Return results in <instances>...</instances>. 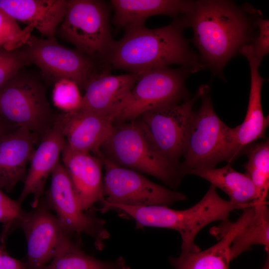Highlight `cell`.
<instances>
[{
  "label": "cell",
  "instance_id": "1",
  "mask_svg": "<svg viewBox=\"0 0 269 269\" xmlns=\"http://www.w3.org/2000/svg\"><path fill=\"white\" fill-rule=\"evenodd\" d=\"M182 18L169 25L149 29L144 25L125 29L114 42L105 63L114 68L140 74L149 70L179 65L195 73L205 67L184 36Z\"/></svg>",
  "mask_w": 269,
  "mask_h": 269
},
{
  "label": "cell",
  "instance_id": "2",
  "mask_svg": "<svg viewBox=\"0 0 269 269\" xmlns=\"http://www.w3.org/2000/svg\"><path fill=\"white\" fill-rule=\"evenodd\" d=\"M248 10L228 0H198L182 17L193 29L201 62L215 74H222L229 60L253 40Z\"/></svg>",
  "mask_w": 269,
  "mask_h": 269
},
{
  "label": "cell",
  "instance_id": "3",
  "mask_svg": "<svg viewBox=\"0 0 269 269\" xmlns=\"http://www.w3.org/2000/svg\"><path fill=\"white\" fill-rule=\"evenodd\" d=\"M212 184L202 199L184 210H175L165 206H129L102 201L100 211H117L123 217L135 222V229L156 227L174 230L181 238V253L200 251L195 243L198 233L207 225L217 221L226 222L230 213L248 206L233 203L221 198Z\"/></svg>",
  "mask_w": 269,
  "mask_h": 269
},
{
  "label": "cell",
  "instance_id": "4",
  "mask_svg": "<svg viewBox=\"0 0 269 269\" xmlns=\"http://www.w3.org/2000/svg\"><path fill=\"white\" fill-rule=\"evenodd\" d=\"M99 152L119 166L157 178L172 190L183 177L163 156L138 118L115 123Z\"/></svg>",
  "mask_w": 269,
  "mask_h": 269
},
{
  "label": "cell",
  "instance_id": "5",
  "mask_svg": "<svg viewBox=\"0 0 269 269\" xmlns=\"http://www.w3.org/2000/svg\"><path fill=\"white\" fill-rule=\"evenodd\" d=\"M57 114L47 100L45 84L33 74L21 69L0 88V117L26 128L40 140L53 127Z\"/></svg>",
  "mask_w": 269,
  "mask_h": 269
},
{
  "label": "cell",
  "instance_id": "6",
  "mask_svg": "<svg viewBox=\"0 0 269 269\" xmlns=\"http://www.w3.org/2000/svg\"><path fill=\"white\" fill-rule=\"evenodd\" d=\"M110 7L100 0H67L56 34L77 50L104 63L115 41L111 32Z\"/></svg>",
  "mask_w": 269,
  "mask_h": 269
},
{
  "label": "cell",
  "instance_id": "7",
  "mask_svg": "<svg viewBox=\"0 0 269 269\" xmlns=\"http://www.w3.org/2000/svg\"><path fill=\"white\" fill-rule=\"evenodd\" d=\"M29 64L36 65L45 80L54 84L67 79L85 90L91 80L104 70L98 61L79 50L59 44L55 37L43 38L31 35L20 48Z\"/></svg>",
  "mask_w": 269,
  "mask_h": 269
},
{
  "label": "cell",
  "instance_id": "8",
  "mask_svg": "<svg viewBox=\"0 0 269 269\" xmlns=\"http://www.w3.org/2000/svg\"><path fill=\"white\" fill-rule=\"evenodd\" d=\"M199 109L193 111L185 151L179 170L183 177L194 170L209 169L226 161L229 127L215 113L208 93Z\"/></svg>",
  "mask_w": 269,
  "mask_h": 269
},
{
  "label": "cell",
  "instance_id": "9",
  "mask_svg": "<svg viewBox=\"0 0 269 269\" xmlns=\"http://www.w3.org/2000/svg\"><path fill=\"white\" fill-rule=\"evenodd\" d=\"M192 73L182 67L178 69L166 67L138 74L115 123L134 120L149 110L189 99L185 81Z\"/></svg>",
  "mask_w": 269,
  "mask_h": 269
},
{
  "label": "cell",
  "instance_id": "10",
  "mask_svg": "<svg viewBox=\"0 0 269 269\" xmlns=\"http://www.w3.org/2000/svg\"><path fill=\"white\" fill-rule=\"evenodd\" d=\"M208 90L207 85H201L192 97L156 107L138 118L163 156L178 170L179 160L186 147L194 105Z\"/></svg>",
  "mask_w": 269,
  "mask_h": 269
},
{
  "label": "cell",
  "instance_id": "11",
  "mask_svg": "<svg viewBox=\"0 0 269 269\" xmlns=\"http://www.w3.org/2000/svg\"><path fill=\"white\" fill-rule=\"evenodd\" d=\"M105 169L104 201L129 206H165L187 199V196L150 181L137 171L119 166L98 152ZM101 201V202H102Z\"/></svg>",
  "mask_w": 269,
  "mask_h": 269
},
{
  "label": "cell",
  "instance_id": "12",
  "mask_svg": "<svg viewBox=\"0 0 269 269\" xmlns=\"http://www.w3.org/2000/svg\"><path fill=\"white\" fill-rule=\"evenodd\" d=\"M51 175V184L45 200L49 208L56 213L62 231L70 234L87 235L94 240L96 248L102 250L104 241L110 237L105 222L95 216L92 211L81 209L62 163L59 162L57 164Z\"/></svg>",
  "mask_w": 269,
  "mask_h": 269
},
{
  "label": "cell",
  "instance_id": "13",
  "mask_svg": "<svg viewBox=\"0 0 269 269\" xmlns=\"http://www.w3.org/2000/svg\"><path fill=\"white\" fill-rule=\"evenodd\" d=\"M240 54L248 60L251 73L249 103L246 117L240 125L229 127L226 161L231 164L243 153L244 149L255 141L266 137L269 124V116H264L261 103V91L264 79L259 72L261 61L255 56L252 44L243 46Z\"/></svg>",
  "mask_w": 269,
  "mask_h": 269
},
{
  "label": "cell",
  "instance_id": "14",
  "mask_svg": "<svg viewBox=\"0 0 269 269\" xmlns=\"http://www.w3.org/2000/svg\"><path fill=\"white\" fill-rule=\"evenodd\" d=\"M50 209L41 197L20 225L27 242V269H43L52 260L63 231Z\"/></svg>",
  "mask_w": 269,
  "mask_h": 269
},
{
  "label": "cell",
  "instance_id": "15",
  "mask_svg": "<svg viewBox=\"0 0 269 269\" xmlns=\"http://www.w3.org/2000/svg\"><path fill=\"white\" fill-rule=\"evenodd\" d=\"M61 155L62 164L80 208L84 211H90L96 202L104 199L102 159L90 152L71 149L66 140Z\"/></svg>",
  "mask_w": 269,
  "mask_h": 269
},
{
  "label": "cell",
  "instance_id": "16",
  "mask_svg": "<svg viewBox=\"0 0 269 269\" xmlns=\"http://www.w3.org/2000/svg\"><path fill=\"white\" fill-rule=\"evenodd\" d=\"M65 143L62 122L57 114L53 127L42 138L31 157L23 187L17 200L20 205L32 194L33 199L31 206L34 208L36 207L44 192L49 175L60 162Z\"/></svg>",
  "mask_w": 269,
  "mask_h": 269
},
{
  "label": "cell",
  "instance_id": "17",
  "mask_svg": "<svg viewBox=\"0 0 269 269\" xmlns=\"http://www.w3.org/2000/svg\"><path fill=\"white\" fill-rule=\"evenodd\" d=\"M59 115L68 146L76 151L95 153L110 134L118 114H104L78 109Z\"/></svg>",
  "mask_w": 269,
  "mask_h": 269
},
{
  "label": "cell",
  "instance_id": "18",
  "mask_svg": "<svg viewBox=\"0 0 269 269\" xmlns=\"http://www.w3.org/2000/svg\"><path fill=\"white\" fill-rule=\"evenodd\" d=\"M40 141L25 127H18L0 138V188L7 193L19 182H24L27 165Z\"/></svg>",
  "mask_w": 269,
  "mask_h": 269
},
{
  "label": "cell",
  "instance_id": "19",
  "mask_svg": "<svg viewBox=\"0 0 269 269\" xmlns=\"http://www.w3.org/2000/svg\"><path fill=\"white\" fill-rule=\"evenodd\" d=\"M138 76V74L131 73L114 75L105 69L87 85L78 109L119 115Z\"/></svg>",
  "mask_w": 269,
  "mask_h": 269
},
{
  "label": "cell",
  "instance_id": "20",
  "mask_svg": "<svg viewBox=\"0 0 269 269\" xmlns=\"http://www.w3.org/2000/svg\"><path fill=\"white\" fill-rule=\"evenodd\" d=\"M234 222H225L220 236V241L204 250L192 253H181L177 257H170L169 261L174 269H229L232 261L230 247L237 234L243 228L252 216L251 206L243 210Z\"/></svg>",
  "mask_w": 269,
  "mask_h": 269
},
{
  "label": "cell",
  "instance_id": "21",
  "mask_svg": "<svg viewBox=\"0 0 269 269\" xmlns=\"http://www.w3.org/2000/svg\"><path fill=\"white\" fill-rule=\"evenodd\" d=\"M67 0H0V9L16 21L33 24L46 38H54Z\"/></svg>",
  "mask_w": 269,
  "mask_h": 269
},
{
  "label": "cell",
  "instance_id": "22",
  "mask_svg": "<svg viewBox=\"0 0 269 269\" xmlns=\"http://www.w3.org/2000/svg\"><path fill=\"white\" fill-rule=\"evenodd\" d=\"M194 1L183 0H111L114 10L113 23L126 29L144 25L152 16L166 15L174 17L184 15L192 9Z\"/></svg>",
  "mask_w": 269,
  "mask_h": 269
},
{
  "label": "cell",
  "instance_id": "23",
  "mask_svg": "<svg viewBox=\"0 0 269 269\" xmlns=\"http://www.w3.org/2000/svg\"><path fill=\"white\" fill-rule=\"evenodd\" d=\"M72 235L62 231L54 256L43 269H131L122 256L106 261L86 254Z\"/></svg>",
  "mask_w": 269,
  "mask_h": 269
},
{
  "label": "cell",
  "instance_id": "24",
  "mask_svg": "<svg viewBox=\"0 0 269 269\" xmlns=\"http://www.w3.org/2000/svg\"><path fill=\"white\" fill-rule=\"evenodd\" d=\"M188 174L209 181L226 193L233 203L250 206L257 200L256 189L250 177L234 170L230 163L219 168L192 170Z\"/></svg>",
  "mask_w": 269,
  "mask_h": 269
},
{
  "label": "cell",
  "instance_id": "25",
  "mask_svg": "<svg viewBox=\"0 0 269 269\" xmlns=\"http://www.w3.org/2000/svg\"><path fill=\"white\" fill-rule=\"evenodd\" d=\"M267 204V202H254L252 217L232 242L230 253L232 260L256 245L264 246L269 252V211Z\"/></svg>",
  "mask_w": 269,
  "mask_h": 269
},
{
  "label": "cell",
  "instance_id": "26",
  "mask_svg": "<svg viewBox=\"0 0 269 269\" xmlns=\"http://www.w3.org/2000/svg\"><path fill=\"white\" fill-rule=\"evenodd\" d=\"M243 153L248 158L244 167L256 188V202H267L269 189V139L250 144L244 149Z\"/></svg>",
  "mask_w": 269,
  "mask_h": 269
},
{
  "label": "cell",
  "instance_id": "27",
  "mask_svg": "<svg viewBox=\"0 0 269 269\" xmlns=\"http://www.w3.org/2000/svg\"><path fill=\"white\" fill-rule=\"evenodd\" d=\"M34 26L21 29L16 21L0 9V48L7 50L20 48L31 35Z\"/></svg>",
  "mask_w": 269,
  "mask_h": 269
},
{
  "label": "cell",
  "instance_id": "28",
  "mask_svg": "<svg viewBox=\"0 0 269 269\" xmlns=\"http://www.w3.org/2000/svg\"><path fill=\"white\" fill-rule=\"evenodd\" d=\"M27 212L21 208L17 200L8 197L0 188V223L3 227L0 236L1 243H4L11 231L20 227Z\"/></svg>",
  "mask_w": 269,
  "mask_h": 269
},
{
  "label": "cell",
  "instance_id": "29",
  "mask_svg": "<svg viewBox=\"0 0 269 269\" xmlns=\"http://www.w3.org/2000/svg\"><path fill=\"white\" fill-rule=\"evenodd\" d=\"M52 101L54 105L63 113H69L78 109L81 103L79 88L74 82L62 79L54 84Z\"/></svg>",
  "mask_w": 269,
  "mask_h": 269
},
{
  "label": "cell",
  "instance_id": "30",
  "mask_svg": "<svg viewBox=\"0 0 269 269\" xmlns=\"http://www.w3.org/2000/svg\"><path fill=\"white\" fill-rule=\"evenodd\" d=\"M29 65L19 48L7 50L0 48V88L24 66Z\"/></svg>",
  "mask_w": 269,
  "mask_h": 269
},
{
  "label": "cell",
  "instance_id": "31",
  "mask_svg": "<svg viewBox=\"0 0 269 269\" xmlns=\"http://www.w3.org/2000/svg\"><path fill=\"white\" fill-rule=\"evenodd\" d=\"M255 24L259 29V33L252 44L253 50L256 58L262 62L269 52V21L259 17L256 19Z\"/></svg>",
  "mask_w": 269,
  "mask_h": 269
},
{
  "label": "cell",
  "instance_id": "32",
  "mask_svg": "<svg viewBox=\"0 0 269 269\" xmlns=\"http://www.w3.org/2000/svg\"><path fill=\"white\" fill-rule=\"evenodd\" d=\"M4 243L0 244V269H27L26 264L8 254Z\"/></svg>",
  "mask_w": 269,
  "mask_h": 269
},
{
  "label": "cell",
  "instance_id": "33",
  "mask_svg": "<svg viewBox=\"0 0 269 269\" xmlns=\"http://www.w3.org/2000/svg\"><path fill=\"white\" fill-rule=\"evenodd\" d=\"M17 127L9 124L0 117V138L4 134L10 132Z\"/></svg>",
  "mask_w": 269,
  "mask_h": 269
},
{
  "label": "cell",
  "instance_id": "34",
  "mask_svg": "<svg viewBox=\"0 0 269 269\" xmlns=\"http://www.w3.org/2000/svg\"><path fill=\"white\" fill-rule=\"evenodd\" d=\"M262 269H269V255L265 262V263L262 268Z\"/></svg>",
  "mask_w": 269,
  "mask_h": 269
}]
</instances>
